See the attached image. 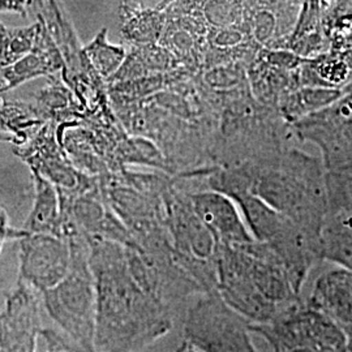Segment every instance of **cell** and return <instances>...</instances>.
<instances>
[{
	"instance_id": "6",
	"label": "cell",
	"mask_w": 352,
	"mask_h": 352,
	"mask_svg": "<svg viewBox=\"0 0 352 352\" xmlns=\"http://www.w3.org/2000/svg\"><path fill=\"white\" fill-rule=\"evenodd\" d=\"M33 287L19 279L0 314V352H36L42 333L39 302Z\"/></svg>"
},
{
	"instance_id": "11",
	"label": "cell",
	"mask_w": 352,
	"mask_h": 352,
	"mask_svg": "<svg viewBox=\"0 0 352 352\" xmlns=\"http://www.w3.org/2000/svg\"><path fill=\"white\" fill-rule=\"evenodd\" d=\"M321 258L352 272V219L327 213L321 230Z\"/></svg>"
},
{
	"instance_id": "9",
	"label": "cell",
	"mask_w": 352,
	"mask_h": 352,
	"mask_svg": "<svg viewBox=\"0 0 352 352\" xmlns=\"http://www.w3.org/2000/svg\"><path fill=\"white\" fill-rule=\"evenodd\" d=\"M308 305L337 322L347 336L352 334V272L334 267L316 279Z\"/></svg>"
},
{
	"instance_id": "2",
	"label": "cell",
	"mask_w": 352,
	"mask_h": 352,
	"mask_svg": "<svg viewBox=\"0 0 352 352\" xmlns=\"http://www.w3.org/2000/svg\"><path fill=\"white\" fill-rule=\"evenodd\" d=\"M71 247V267L63 280L42 292L51 318L69 338L90 352L96 351V285L89 263V244L78 232L65 238Z\"/></svg>"
},
{
	"instance_id": "12",
	"label": "cell",
	"mask_w": 352,
	"mask_h": 352,
	"mask_svg": "<svg viewBox=\"0 0 352 352\" xmlns=\"http://www.w3.org/2000/svg\"><path fill=\"white\" fill-rule=\"evenodd\" d=\"M52 51L49 46L45 45L43 41L38 36L37 42L28 55L21 60L13 64L12 67H7L1 69V74L6 80L10 81L8 89L13 88L26 80L39 75H47L52 71L58 69L60 65L59 59L52 58Z\"/></svg>"
},
{
	"instance_id": "16",
	"label": "cell",
	"mask_w": 352,
	"mask_h": 352,
	"mask_svg": "<svg viewBox=\"0 0 352 352\" xmlns=\"http://www.w3.org/2000/svg\"><path fill=\"white\" fill-rule=\"evenodd\" d=\"M29 232L25 230H17L10 226L7 213L0 208V239H23Z\"/></svg>"
},
{
	"instance_id": "10",
	"label": "cell",
	"mask_w": 352,
	"mask_h": 352,
	"mask_svg": "<svg viewBox=\"0 0 352 352\" xmlns=\"http://www.w3.org/2000/svg\"><path fill=\"white\" fill-rule=\"evenodd\" d=\"M33 170L36 184L34 206L24 228L29 234H50L63 238V209L60 195L47 177Z\"/></svg>"
},
{
	"instance_id": "18",
	"label": "cell",
	"mask_w": 352,
	"mask_h": 352,
	"mask_svg": "<svg viewBox=\"0 0 352 352\" xmlns=\"http://www.w3.org/2000/svg\"><path fill=\"white\" fill-rule=\"evenodd\" d=\"M175 352H199L195 347H192L188 342L183 340V343L176 349Z\"/></svg>"
},
{
	"instance_id": "1",
	"label": "cell",
	"mask_w": 352,
	"mask_h": 352,
	"mask_svg": "<svg viewBox=\"0 0 352 352\" xmlns=\"http://www.w3.org/2000/svg\"><path fill=\"white\" fill-rule=\"evenodd\" d=\"M96 285L97 352H139L174 327L173 308L132 270L126 247L87 235Z\"/></svg>"
},
{
	"instance_id": "4",
	"label": "cell",
	"mask_w": 352,
	"mask_h": 352,
	"mask_svg": "<svg viewBox=\"0 0 352 352\" xmlns=\"http://www.w3.org/2000/svg\"><path fill=\"white\" fill-rule=\"evenodd\" d=\"M183 334L199 352H260L252 340L251 322L217 292L200 295L189 307Z\"/></svg>"
},
{
	"instance_id": "3",
	"label": "cell",
	"mask_w": 352,
	"mask_h": 352,
	"mask_svg": "<svg viewBox=\"0 0 352 352\" xmlns=\"http://www.w3.org/2000/svg\"><path fill=\"white\" fill-rule=\"evenodd\" d=\"M251 330L273 352H352L346 331L302 300L270 322L251 324Z\"/></svg>"
},
{
	"instance_id": "8",
	"label": "cell",
	"mask_w": 352,
	"mask_h": 352,
	"mask_svg": "<svg viewBox=\"0 0 352 352\" xmlns=\"http://www.w3.org/2000/svg\"><path fill=\"white\" fill-rule=\"evenodd\" d=\"M190 202L202 223L210 231L218 247L251 243L254 238L243 221L236 205L223 192H204L190 196Z\"/></svg>"
},
{
	"instance_id": "15",
	"label": "cell",
	"mask_w": 352,
	"mask_h": 352,
	"mask_svg": "<svg viewBox=\"0 0 352 352\" xmlns=\"http://www.w3.org/2000/svg\"><path fill=\"white\" fill-rule=\"evenodd\" d=\"M47 343V352H90L81 346H78L76 342L69 343L64 340L62 336L55 333L54 330H42L41 333Z\"/></svg>"
},
{
	"instance_id": "5",
	"label": "cell",
	"mask_w": 352,
	"mask_h": 352,
	"mask_svg": "<svg viewBox=\"0 0 352 352\" xmlns=\"http://www.w3.org/2000/svg\"><path fill=\"white\" fill-rule=\"evenodd\" d=\"M20 280L39 292L55 287L71 267V247L65 238L28 234L20 239Z\"/></svg>"
},
{
	"instance_id": "13",
	"label": "cell",
	"mask_w": 352,
	"mask_h": 352,
	"mask_svg": "<svg viewBox=\"0 0 352 352\" xmlns=\"http://www.w3.org/2000/svg\"><path fill=\"white\" fill-rule=\"evenodd\" d=\"M39 32L38 25L12 30L0 24V69L17 63L33 50Z\"/></svg>"
},
{
	"instance_id": "7",
	"label": "cell",
	"mask_w": 352,
	"mask_h": 352,
	"mask_svg": "<svg viewBox=\"0 0 352 352\" xmlns=\"http://www.w3.org/2000/svg\"><path fill=\"white\" fill-rule=\"evenodd\" d=\"M315 128L329 173L352 175V97L320 113Z\"/></svg>"
},
{
	"instance_id": "14",
	"label": "cell",
	"mask_w": 352,
	"mask_h": 352,
	"mask_svg": "<svg viewBox=\"0 0 352 352\" xmlns=\"http://www.w3.org/2000/svg\"><path fill=\"white\" fill-rule=\"evenodd\" d=\"M88 51L89 54L93 56L91 59L94 60L97 68L103 75L111 74L115 67L123 59V51L115 49L113 46L106 43L104 32L89 46Z\"/></svg>"
},
{
	"instance_id": "17",
	"label": "cell",
	"mask_w": 352,
	"mask_h": 352,
	"mask_svg": "<svg viewBox=\"0 0 352 352\" xmlns=\"http://www.w3.org/2000/svg\"><path fill=\"white\" fill-rule=\"evenodd\" d=\"M0 10L23 11V8H21V0H0Z\"/></svg>"
}]
</instances>
